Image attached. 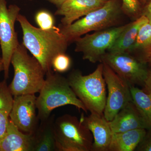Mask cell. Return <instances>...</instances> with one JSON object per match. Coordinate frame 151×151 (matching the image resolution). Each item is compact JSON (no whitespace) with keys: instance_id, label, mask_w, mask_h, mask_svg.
<instances>
[{"instance_id":"6da1fadb","label":"cell","mask_w":151,"mask_h":151,"mask_svg":"<svg viewBox=\"0 0 151 151\" xmlns=\"http://www.w3.org/2000/svg\"><path fill=\"white\" fill-rule=\"evenodd\" d=\"M17 21L22 30V44L40 63L46 73L51 70L54 58L65 53L69 44L59 28L54 26L42 29L36 27L20 14Z\"/></svg>"},{"instance_id":"7a4b0ae2","label":"cell","mask_w":151,"mask_h":151,"mask_svg":"<svg viewBox=\"0 0 151 151\" xmlns=\"http://www.w3.org/2000/svg\"><path fill=\"white\" fill-rule=\"evenodd\" d=\"M37 97V116L40 121L46 120L54 109L67 105H72L85 113L87 110L76 95L69 85L67 78L52 70L45 74V80Z\"/></svg>"},{"instance_id":"3957f363","label":"cell","mask_w":151,"mask_h":151,"mask_svg":"<svg viewBox=\"0 0 151 151\" xmlns=\"http://www.w3.org/2000/svg\"><path fill=\"white\" fill-rule=\"evenodd\" d=\"M11 63L14 67V76L9 86L13 96L39 93L44 83L46 72L38 60L28 53L22 43L14 52Z\"/></svg>"},{"instance_id":"277c9868","label":"cell","mask_w":151,"mask_h":151,"mask_svg":"<svg viewBox=\"0 0 151 151\" xmlns=\"http://www.w3.org/2000/svg\"><path fill=\"white\" fill-rule=\"evenodd\" d=\"M73 92L91 113L103 115L107 100L106 83L101 62L92 73L83 75L78 70L70 72L67 78Z\"/></svg>"},{"instance_id":"5b68a950","label":"cell","mask_w":151,"mask_h":151,"mask_svg":"<svg viewBox=\"0 0 151 151\" xmlns=\"http://www.w3.org/2000/svg\"><path fill=\"white\" fill-rule=\"evenodd\" d=\"M119 0H110L100 8L92 11L84 17L77 20L72 24L58 27L68 43L91 31H97L114 27L119 21L121 13Z\"/></svg>"},{"instance_id":"8992f818","label":"cell","mask_w":151,"mask_h":151,"mask_svg":"<svg viewBox=\"0 0 151 151\" xmlns=\"http://www.w3.org/2000/svg\"><path fill=\"white\" fill-rule=\"evenodd\" d=\"M54 129L57 151H92V134L76 116H59L55 120Z\"/></svg>"},{"instance_id":"52a82bcc","label":"cell","mask_w":151,"mask_h":151,"mask_svg":"<svg viewBox=\"0 0 151 151\" xmlns=\"http://www.w3.org/2000/svg\"><path fill=\"white\" fill-rule=\"evenodd\" d=\"M127 24L113 27L86 34L76 40L75 51L81 52L83 59L92 63L102 62V58L126 27Z\"/></svg>"},{"instance_id":"ba28073f","label":"cell","mask_w":151,"mask_h":151,"mask_svg":"<svg viewBox=\"0 0 151 151\" xmlns=\"http://www.w3.org/2000/svg\"><path fill=\"white\" fill-rule=\"evenodd\" d=\"M20 11L17 6L11 5L7 7L6 1L0 0V47L6 80L9 77L12 56L19 45L14 25Z\"/></svg>"},{"instance_id":"9c48e42d","label":"cell","mask_w":151,"mask_h":151,"mask_svg":"<svg viewBox=\"0 0 151 151\" xmlns=\"http://www.w3.org/2000/svg\"><path fill=\"white\" fill-rule=\"evenodd\" d=\"M103 75L108 90L104 115L108 121H112L126 104L132 101L130 85L105 62Z\"/></svg>"},{"instance_id":"30bf717a","label":"cell","mask_w":151,"mask_h":151,"mask_svg":"<svg viewBox=\"0 0 151 151\" xmlns=\"http://www.w3.org/2000/svg\"><path fill=\"white\" fill-rule=\"evenodd\" d=\"M102 62L106 63L130 86H143L149 69L147 64L141 62L129 53L107 52L102 57Z\"/></svg>"},{"instance_id":"8fae6325","label":"cell","mask_w":151,"mask_h":151,"mask_svg":"<svg viewBox=\"0 0 151 151\" xmlns=\"http://www.w3.org/2000/svg\"><path fill=\"white\" fill-rule=\"evenodd\" d=\"M35 94L14 96V101L9 117L21 132L33 134L39 124L36 110Z\"/></svg>"},{"instance_id":"7c38bea8","label":"cell","mask_w":151,"mask_h":151,"mask_svg":"<svg viewBox=\"0 0 151 151\" xmlns=\"http://www.w3.org/2000/svg\"><path fill=\"white\" fill-rule=\"evenodd\" d=\"M80 119L93 136L92 151H109L113 133L104 115L91 113L87 117L82 115Z\"/></svg>"},{"instance_id":"4fadbf2b","label":"cell","mask_w":151,"mask_h":151,"mask_svg":"<svg viewBox=\"0 0 151 151\" xmlns=\"http://www.w3.org/2000/svg\"><path fill=\"white\" fill-rule=\"evenodd\" d=\"M108 1L103 0H67L58 8L56 15L62 16L63 25H69L82 17L102 7Z\"/></svg>"},{"instance_id":"5bb4252c","label":"cell","mask_w":151,"mask_h":151,"mask_svg":"<svg viewBox=\"0 0 151 151\" xmlns=\"http://www.w3.org/2000/svg\"><path fill=\"white\" fill-rule=\"evenodd\" d=\"M110 124L113 133L139 129L147 130L145 122L132 101L119 111L110 121Z\"/></svg>"},{"instance_id":"9a60e30c","label":"cell","mask_w":151,"mask_h":151,"mask_svg":"<svg viewBox=\"0 0 151 151\" xmlns=\"http://www.w3.org/2000/svg\"><path fill=\"white\" fill-rule=\"evenodd\" d=\"M33 134L21 132L10 120L5 134L0 140V151H33Z\"/></svg>"},{"instance_id":"2e32d148","label":"cell","mask_w":151,"mask_h":151,"mask_svg":"<svg viewBox=\"0 0 151 151\" xmlns=\"http://www.w3.org/2000/svg\"><path fill=\"white\" fill-rule=\"evenodd\" d=\"M55 115H51L46 120L40 121L34 132L33 151H57L55 137Z\"/></svg>"},{"instance_id":"e0dca14e","label":"cell","mask_w":151,"mask_h":151,"mask_svg":"<svg viewBox=\"0 0 151 151\" xmlns=\"http://www.w3.org/2000/svg\"><path fill=\"white\" fill-rule=\"evenodd\" d=\"M148 22L147 18L142 15L134 22L127 24L126 27L107 52L111 53L128 52L134 43L141 27Z\"/></svg>"},{"instance_id":"ac0fdd59","label":"cell","mask_w":151,"mask_h":151,"mask_svg":"<svg viewBox=\"0 0 151 151\" xmlns=\"http://www.w3.org/2000/svg\"><path fill=\"white\" fill-rule=\"evenodd\" d=\"M144 129L113 133L109 151L135 150L146 134Z\"/></svg>"},{"instance_id":"d6986e66","label":"cell","mask_w":151,"mask_h":151,"mask_svg":"<svg viewBox=\"0 0 151 151\" xmlns=\"http://www.w3.org/2000/svg\"><path fill=\"white\" fill-rule=\"evenodd\" d=\"M128 53L143 63L147 64L151 57V24H143L134 43Z\"/></svg>"},{"instance_id":"ffe728a7","label":"cell","mask_w":151,"mask_h":151,"mask_svg":"<svg viewBox=\"0 0 151 151\" xmlns=\"http://www.w3.org/2000/svg\"><path fill=\"white\" fill-rule=\"evenodd\" d=\"M130 88L132 102L148 130L151 128V95L136 86H130Z\"/></svg>"},{"instance_id":"44dd1931","label":"cell","mask_w":151,"mask_h":151,"mask_svg":"<svg viewBox=\"0 0 151 151\" xmlns=\"http://www.w3.org/2000/svg\"><path fill=\"white\" fill-rule=\"evenodd\" d=\"M14 101V96L11 93L6 79L0 82V112L9 115Z\"/></svg>"},{"instance_id":"7402d4cb","label":"cell","mask_w":151,"mask_h":151,"mask_svg":"<svg viewBox=\"0 0 151 151\" xmlns=\"http://www.w3.org/2000/svg\"><path fill=\"white\" fill-rule=\"evenodd\" d=\"M121 9L127 16L135 20L142 15V5L138 0H122Z\"/></svg>"},{"instance_id":"603a6c76","label":"cell","mask_w":151,"mask_h":151,"mask_svg":"<svg viewBox=\"0 0 151 151\" xmlns=\"http://www.w3.org/2000/svg\"><path fill=\"white\" fill-rule=\"evenodd\" d=\"M71 65V58L65 53H60L56 55L52 63V68L58 73L66 72L70 69Z\"/></svg>"},{"instance_id":"cb8c5ba5","label":"cell","mask_w":151,"mask_h":151,"mask_svg":"<svg viewBox=\"0 0 151 151\" xmlns=\"http://www.w3.org/2000/svg\"><path fill=\"white\" fill-rule=\"evenodd\" d=\"M35 21L41 29H50L55 26L54 17L51 14L47 11L38 12L35 16Z\"/></svg>"},{"instance_id":"d4e9b609","label":"cell","mask_w":151,"mask_h":151,"mask_svg":"<svg viewBox=\"0 0 151 151\" xmlns=\"http://www.w3.org/2000/svg\"><path fill=\"white\" fill-rule=\"evenodd\" d=\"M144 138L137 147L136 150L151 151V128L148 130Z\"/></svg>"},{"instance_id":"484cf974","label":"cell","mask_w":151,"mask_h":151,"mask_svg":"<svg viewBox=\"0 0 151 151\" xmlns=\"http://www.w3.org/2000/svg\"><path fill=\"white\" fill-rule=\"evenodd\" d=\"M8 113L0 112V140L5 134L8 125L9 117Z\"/></svg>"},{"instance_id":"4316f807","label":"cell","mask_w":151,"mask_h":151,"mask_svg":"<svg viewBox=\"0 0 151 151\" xmlns=\"http://www.w3.org/2000/svg\"><path fill=\"white\" fill-rule=\"evenodd\" d=\"M143 89L151 95V68L148 69L147 77L144 81Z\"/></svg>"},{"instance_id":"83f0119b","label":"cell","mask_w":151,"mask_h":151,"mask_svg":"<svg viewBox=\"0 0 151 151\" xmlns=\"http://www.w3.org/2000/svg\"><path fill=\"white\" fill-rule=\"evenodd\" d=\"M146 5L142 10V15L145 16L151 24V0L146 3Z\"/></svg>"},{"instance_id":"f1b7e54d","label":"cell","mask_w":151,"mask_h":151,"mask_svg":"<svg viewBox=\"0 0 151 151\" xmlns=\"http://www.w3.org/2000/svg\"><path fill=\"white\" fill-rule=\"evenodd\" d=\"M29 1H32V0H29ZM47 1L52 3L55 5L58 8L67 0H47Z\"/></svg>"},{"instance_id":"f546056e","label":"cell","mask_w":151,"mask_h":151,"mask_svg":"<svg viewBox=\"0 0 151 151\" xmlns=\"http://www.w3.org/2000/svg\"><path fill=\"white\" fill-rule=\"evenodd\" d=\"M4 65L2 57H0V72L4 71Z\"/></svg>"},{"instance_id":"4dcf8cb0","label":"cell","mask_w":151,"mask_h":151,"mask_svg":"<svg viewBox=\"0 0 151 151\" xmlns=\"http://www.w3.org/2000/svg\"><path fill=\"white\" fill-rule=\"evenodd\" d=\"M138 1L142 5H144L146 4V3L147 2L148 0H138Z\"/></svg>"},{"instance_id":"1f68e13d","label":"cell","mask_w":151,"mask_h":151,"mask_svg":"<svg viewBox=\"0 0 151 151\" xmlns=\"http://www.w3.org/2000/svg\"><path fill=\"white\" fill-rule=\"evenodd\" d=\"M149 65L151 67V57L150 58V60H149L148 62L147 63V65Z\"/></svg>"},{"instance_id":"d6a6232c","label":"cell","mask_w":151,"mask_h":151,"mask_svg":"<svg viewBox=\"0 0 151 151\" xmlns=\"http://www.w3.org/2000/svg\"><path fill=\"white\" fill-rule=\"evenodd\" d=\"M103 1H110V0H103Z\"/></svg>"}]
</instances>
